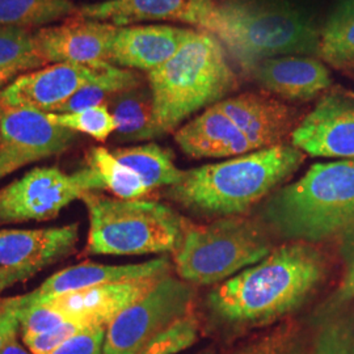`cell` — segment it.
Wrapping results in <instances>:
<instances>
[{
    "instance_id": "obj_43",
    "label": "cell",
    "mask_w": 354,
    "mask_h": 354,
    "mask_svg": "<svg viewBox=\"0 0 354 354\" xmlns=\"http://www.w3.org/2000/svg\"><path fill=\"white\" fill-rule=\"evenodd\" d=\"M4 176H6V175H4V172L0 169V178H3Z\"/></svg>"
},
{
    "instance_id": "obj_10",
    "label": "cell",
    "mask_w": 354,
    "mask_h": 354,
    "mask_svg": "<svg viewBox=\"0 0 354 354\" xmlns=\"http://www.w3.org/2000/svg\"><path fill=\"white\" fill-rule=\"evenodd\" d=\"M75 138V131L53 124L45 112L3 108L0 168L10 175L29 163L62 153Z\"/></svg>"
},
{
    "instance_id": "obj_16",
    "label": "cell",
    "mask_w": 354,
    "mask_h": 354,
    "mask_svg": "<svg viewBox=\"0 0 354 354\" xmlns=\"http://www.w3.org/2000/svg\"><path fill=\"white\" fill-rule=\"evenodd\" d=\"M79 225L39 230H0V269L29 279L71 252Z\"/></svg>"
},
{
    "instance_id": "obj_8",
    "label": "cell",
    "mask_w": 354,
    "mask_h": 354,
    "mask_svg": "<svg viewBox=\"0 0 354 354\" xmlns=\"http://www.w3.org/2000/svg\"><path fill=\"white\" fill-rule=\"evenodd\" d=\"M193 299L190 283L165 276L108 326L104 354H140L159 335L189 315Z\"/></svg>"
},
{
    "instance_id": "obj_14",
    "label": "cell",
    "mask_w": 354,
    "mask_h": 354,
    "mask_svg": "<svg viewBox=\"0 0 354 354\" xmlns=\"http://www.w3.org/2000/svg\"><path fill=\"white\" fill-rule=\"evenodd\" d=\"M291 145L310 156L354 159V104L342 93H329L298 122Z\"/></svg>"
},
{
    "instance_id": "obj_32",
    "label": "cell",
    "mask_w": 354,
    "mask_h": 354,
    "mask_svg": "<svg viewBox=\"0 0 354 354\" xmlns=\"http://www.w3.org/2000/svg\"><path fill=\"white\" fill-rule=\"evenodd\" d=\"M198 330V320L189 314L152 340L140 354L180 353L197 342Z\"/></svg>"
},
{
    "instance_id": "obj_34",
    "label": "cell",
    "mask_w": 354,
    "mask_h": 354,
    "mask_svg": "<svg viewBox=\"0 0 354 354\" xmlns=\"http://www.w3.org/2000/svg\"><path fill=\"white\" fill-rule=\"evenodd\" d=\"M20 330L23 339L33 337L57 328L66 322L61 314L48 304H38L20 313Z\"/></svg>"
},
{
    "instance_id": "obj_35",
    "label": "cell",
    "mask_w": 354,
    "mask_h": 354,
    "mask_svg": "<svg viewBox=\"0 0 354 354\" xmlns=\"http://www.w3.org/2000/svg\"><path fill=\"white\" fill-rule=\"evenodd\" d=\"M105 330L97 328L80 332L53 354H104Z\"/></svg>"
},
{
    "instance_id": "obj_42",
    "label": "cell",
    "mask_w": 354,
    "mask_h": 354,
    "mask_svg": "<svg viewBox=\"0 0 354 354\" xmlns=\"http://www.w3.org/2000/svg\"><path fill=\"white\" fill-rule=\"evenodd\" d=\"M197 354H215L214 351H212V349H206V351H203V352H200V353Z\"/></svg>"
},
{
    "instance_id": "obj_3",
    "label": "cell",
    "mask_w": 354,
    "mask_h": 354,
    "mask_svg": "<svg viewBox=\"0 0 354 354\" xmlns=\"http://www.w3.org/2000/svg\"><path fill=\"white\" fill-rule=\"evenodd\" d=\"M261 215L289 241L342 238L354 228V159L311 165L301 178L268 196Z\"/></svg>"
},
{
    "instance_id": "obj_21",
    "label": "cell",
    "mask_w": 354,
    "mask_h": 354,
    "mask_svg": "<svg viewBox=\"0 0 354 354\" xmlns=\"http://www.w3.org/2000/svg\"><path fill=\"white\" fill-rule=\"evenodd\" d=\"M251 71L260 87L288 100H311L330 84L327 67L311 57L269 58L254 64Z\"/></svg>"
},
{
    "instance_id": "obj_38",
    "label": "cell",
    "mask_w": 354,
    "mask_h": 354,
    "mask_svg": "<svg viewBox=\"0 0 354 354\" xmlns=\"http://www.w3.org/2000/svg\"><path fill=\"white\" fill-rule=\"evenodd\" d=\"M26 71H32V70L24 64L0 66V91L10 86L17 76L21 75V73H26Z\"/></svg>"
},
{
    "instance_id": "obj_5",
    "label": "cell",
    "mask_w": 354,
    "mask_h": 354,
    "mask_svg": "<svg viewBox=\"0 0 354 354\" xmlns=\"http://www.w3.org/2000/svg\"><path fill=\"white\" fill-rule=\"evenodd\" d=\"M215 37L244 67L264 59L317 54L319 30L302 11L282 0H227L218 7Z\"/></svg>"
},
{
    "instance_id": "obj_25",
    "label": "cell",
    "mask_w": 354,
    "mask_h": 354,
    "mask_svg": "<svg viewBox=\"0 0 354 354\" xmlns=\"http://www.w3.org/2000/svg\"><path fill=\"white\" fill-rule=\"evenodd\" d=\"M317 57L335 68L354 66V0H344L319 30Z\"/></svg>"
},
{
    "instance_id": "obj_37",
    "label": "cell",
    "mask_w": 354,
    "mask_h": 354,
    "mask_svg": "<svg viewBox=\"0 0 354 354\" xmlns=\"http://www.w3.org/2000/svg\"><path fill=\"white\" fill-rule=\"evenodd\" d=\"M336 298L339 302H346L354 298V257L349 261L348 270L345 272Z\"/></svg>"
},
{
    "instance_id": "obj_26",
    "label": "cell",
    "mask_w": 354,
    "mask_h": 354,
    "mask_svg": "<svg viewBox=\"0 0 354 354\" xmlns=\"http://www.w3.org/2000/svg\"><path fill=\"white\" fill-rule=\"evenodd\" d=\"M138 86H142V77L137 73L105 62L97 75L51 113H70L96 105H108L114 95Z\"/></svg>"
},
{
    "instance_id": "obj_39",
    "label": "cell",
    "mask_w": 354,
    "mask_h": 354,
    "mask_svg": "<svg viewBox=\"0 0 354 354\" xmlns=\"http://www.w3.org/2000/svg\"><path fill=\"white\" fill-rule=\"evenodd\" d=\"M20 281H23V279H20L19 276H16L12 272L0 269V292Z\"/></svg>"
},
{
    "instance_id": "obj_27",
    "label": "cell",
    "mask_w": 354,
    "mask_h": 354,
    "mask_svg": "<svg viewBox=\"0 0 354 354\" xmlns=\"http://www.w3.org/2000/svg\"><path fill=\"white\" fill-rule=\"evenodd\" d=\"M71 0H0V26L37 28L75 16Z\"/></svg>"
},
{
    "instance_id": "obj_31",
    "label": "cell",
    "mask_w": 354,
    "mask_h": 354,
    "mask_svg": "<svg viewBox=\"0 0 354 354\" xmlns=\"http://www.w3.org/2000/svg\"><path fill=\"white\" fill-rule=\"evenodd\" d=\"M299 342V327L294 320H283L232 354H294Z\"/></svg>"
},
{
    "instance_id": "obj_28",
    "label": "cell",
    "mask_w": 354,
    "mask_h": 354,
    "mask_svg": "<svg viewBox=\"0 0 354 354\" xmlns=\"http://www.w3.org/2000/svg\"><path fill=\"white\" fill-rule=\"evenodd\" d=\"M53 124L105 142L115 131V121L108 105H96L70 113H46Z\"/></svg>"
},
{
    "instance_id": "obj_17",
    "label": "cell",
    "mask_w": 354,
    "mask_h": 354,
    "mask_svg": "<svg viewBox=\"0 0 354 354\" xmlns=\"http://www.w3.org/2000/svg\"><path fill=\"white\" fill-rule=\"evenodd\" d=\"M218 105L244 133L253 151L286 145L298 125L295 108L264 92L241 93Z\"/></svg>"
},
{
    "instance_id": "obj_12",
    "label": "cell",
    "mask_w": 354,
    "mask_h": 354,
    "mask_svg": "<svg viewBox=\"0 0 354 354\" xmlns=\"http://www.w3.org/2000/svg\"><path fill=\"white\" fill-rule=\"evenodd\" d=\"M118 26L75 17L33 33L38 57L45 64H96L111 61Z\"/></svg>"
},
{
    "instance_id": "obj_11",
    "label": "cell",
    "mask_w": 354,
    "mask_h": 354,
    "mask_svg": "<svg viewBox=\"0 0 354 354\" xmlns=\"http://www.w3.org/2000/svg\"><path fill=\"white\" fill-rule=\"evenodd\" d=\"M214 0H105L77 7L75 17L129 26L142 21H180L214 35L219 28Z\"/></svg>"
},
{
    "instance_id": "obj_19",
    "label": "cell",
    "mask_w": 354,
    "mask_h": 354,
    "mask_svg": "<svg viewBox=\"0 0 354 354\" xmlns=\"http://www.w3.org/2000/svg\"><path fill=\"white\" fill-rule=\"evenodd\" d=\"M194 30L172 26H121L109 64L150 73L171 59Z\"/></svg>"
},
{
    "instance_id": "obj_40",
    "label": "cell",
    "mask_w": 354,
    "mask_h": 354,
    "mask_svg": "<svg viewBox=\"0 0 354 354\" xmlns=\"http://www.w3.org/2000/svg\"><path fill=\"white\" fill-rule=\"evenodd\" d=\"M0 354H32L30 352H28L26 348L17 342V339H15L13 342H10Z\"/></svg>"
},
{
    "instance_id": "obj_2",
    "label": "cell",
    "mask_w": 354,
    "mask_h": 354,
    "mask_svg": "<svg viewBox=\"0 0 354 354\" xmlns=\"http://www.w3.org/2000/svg\"><path fill=\"white\" fill-rule=\"evenodd\" d=\"M304 160V152L292 145L256 150L184 171L181 180L167 188V196L197 214L241 215L270 196Z\"/></svg>"
},
{
    "instance_id": "obj_24",
    "label": "cell",
    "mask_w": 354,
    "mask_h": 354,
    "mask_svg": "<svg viewBox=\"0 0 354 354\" xmlns=\"http://www.w3.org/2000/svg\"><path fill=\"white\" fill-rule=\"evenodd\" d=\"M112 152L122 165L134 171L151 190L162 187L169 188L177 184L184 175V171L178 169L174 162L172 151L156 143L121 147Z\"/></svg>"
},
{
    "instance_id": "obj_30",
    "label": "cell",
    "mask_w": 354,
    "mask_h": 354,
    "mask_svg": "<svg viewBox=\"0 0 354 354\" xmlns=\"http://www.w3.org/2000/svg\"><path fill=\"white\" fill-rule=\"evenodd\" d=\"M24 64L30 70L45 62L38 57L33 33L16 26H0V66Z\"/></svg>"
},
{
    "instance_id": "obj_6",
    "label": "cell",
    "mask_w": 354,
    "mask_h": 354,
    "mask_svg": "<svg viewBox=\"0 0 354 354\" xmlns=\"http://www.w3.org/2000/svg\"><path fill=\"white\" fill-rule=\"evenodd\" d=\"M88 254L137 256L176 252L187 221L165 203L122 200L87 192Z\"/></svg>"
},
{
    "instance_id": "obj_23",
    "label": "cell",
    "mask_w": 354,
    "mask_h": 354,
    "mask_svg": "<svg viewBox=\"0 0 354 354\" xmlns=\"http://www.w3.org/2000/svg\"><path fill=\"white\" fill-rule=\"evenodd\" d=\"M115 121L114 137L120 143H131L162 137L155 121L150 87L143 84L122 91L108 102Z\"/></svg>"
},
{
    "instance_id": "obj_15",
    "label": "cell",
    "mask_w": 354,
    "mask_h": 354,
    "mask_svg": "<svg viewBox=\"0 0 354 354\" xmlns=\"http://www.w3.org/2000/svg\"><path fill=\"white\" fill-rule=\"evenodd\" d=\"M163 277L153 276L92 286L54 297L44 304L50 306L66 320L86 328L106 329L125 308L150 292Z\"/></svg>"
},
{
    "instance_id": "obj_22",
    "label": "cell",
    "mask_w": 354,
    "mask_h": 354,
    "mask_svg": "<svg viewBox=\"0 0 354 354\" xmlns=\"http://www.w3.org/2000/svg\"><path fill=\"white\" fill-rule=\"evenodd\" d=\"M83 190H109L122 200H142L152 190L113 152L105 147H92L86 156V167L74 174Z\"/></svg>"
},
{
    "instance_id": "obj_13",
    "label": "cell",
    "mask_w": 354,
    "mask_h": 354,
    "mask_svg": "<svg viewBox=\"0 0 354 354\" xmlns=\"http://www.w3.org/2000/svg\"><path fill=\"white\" fill-rule=\"evenodd\" d=\"M102 64H54L21 74L0 91V106L54 112L97 75Z\"/></svg>"
},
{
    "instance_id": "obj_20",
    "label": "cell",
    "mask_w": 354,
    "mask_h": 354,
    "mask_svg": "<svg viewBox=\"0 0 354 354\" xmlns=\"http://www.w3.org/2000/svg\"><path fill=\"white\" fill-rule=\"evenodd\" d=\"M175 140L184 153L196 159L235 158L253 151L244 133L218 104L178 127Z\"/></svg>"
},
{
    "instance_id": "obj_41",
    "label": "cell",
    "mask_w": 354,
    "mask_h": 354,
    "mask_svg": "<svg viewBox=\"0 0 354 354\" xmlns=\"http://www.w3.org/2000/svg\"><path fill=\"white\" fill-rule=\"evenodd\" d=\"M1 120H3V108L0 106V142H1Z\"/></svg>"
},
{
    "instance_id": "obj_1",
    "label": "cell",
    "mask_w": 354,
    "mask_h": 354,
    "mask_svg": "<svg viewBox=\"0 0 354 354\" xmlns=\"http://www.w3.org/2000/svg\"><path fill=\"white\" fill-rule=\"evenodd\" d=\"M326 273V259L317 247L304 241L285 244L215 286L207 307L234 326L272 323L299 308Z\"/></svg>"
},
{
    "instance_id": "obj_4",
    "label": "cell",
    "mask_w": 354,
    "mask_h": 354,
    "mask_svg": "<svg viewBox=\"0 0 354 354\" xmlns=\"http://www.w3.org/2000/svg\"><path fill=\"white\" fill-rule=\"evenodd\" d=\"M147 80L163 136L238 87L221 41L203 30L193 32L171 59L147 74Z\"/></svg>"
},
{
    "instance_id": "obj_36",
    "label": "cell",
    "mask_w": 354,
    "mask_h": 354,
    "mask_svg": "<svg viewBox=\"0 0 354 354\" xmlns=\"http://www.w3.org/2000/svg\"><path fill=\"white\" fill-rule=\"evenodd\" d=\"M19 315L16 297L0 298V352L17 337L20 330Z\"/></svg>"
},
{
    "instance_id": "obj_33",
    "label": "cell",
    "mask_w": 354,
    "mask_h": 354,
    "mask_svg": "<svg viewBox=\"0 0 354 354\" xmlns=\"http://www.w3.org/2000/svg\"><path fill=\"white\" fill-rule=\"evenodd\" d=\"M84 330H88V328L75 322L66 320L57 328L51 329L49 332L38 336L26 337L23 339V342L32 354H53L55 351H58L64 342H68L70 339Z\"/></svg>"
},
{
    "instance_id": "obj_7",
    "label": "cell",
    "mask_w": 354,
    "mask_h": 354,
    "mask_svg": "<svg viewBox=\"0 0 354 354\" xmlns=\"http://www.w3.org/2000/svg\"><path fill=\"white\" fill-rule=\"evenodd\" d=\"M273 251L261 225L243 215L207 225L187 222L175 254L178 279L190 285H215L257 264Z\"/></svg>"
},
{
    "instance_id": "obj_29",
    "label": "cell",
    "mask_w": 354,
    "mask_h": 354,
    "mask_svg": "<svg viewBox=\"0 0 354 354\" xmlns=\"http://www.w3.org/2000/svg\"><path fill=\"white\" fill-rule=\"evenodd\" d=\"M294 354H354V319L339 317L317 330L310 346Z\"/></svg>"
},
{
    "instance_id": "obj_9",
    "label": "cell",
    "mask_w": 354,
    "mask_h": 354,
    "mask_svg": "<svg viewBox=\"0 0 354 354\" xmlns=\"http://www.w3.org/2000/svg\"><path fill=\"white\" fill-rule=\"evenodd\" d=\"M86 192L75 175L57 167H38L0 189V221H49Z\"/></svg>"
},
{
    "instance_id": "obj_18",
    "label": "cell",
    "mask_w": 354,
    "mask_h": 354,
    "mask_svg": "<svg viewBox=\"0 0 354 354\" xmlns=\"http://www.w3.org/2000/svg\"><path fill=\"white\" fill-rule=\"evenodd\" d=\"M171 268L172 266L167 257H159L142 264L130 266H104L96 263H84L68 266L53 274L36 290L21 297H16V304L19 311L21 313L26 308L46 304L51 298L66 292L121 281L167 276L169 274Z\"/></svg>"
}]
</instances>
